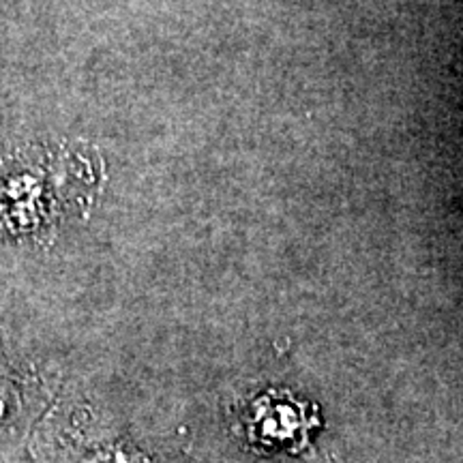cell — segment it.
<instances>
[{"mask_svg":"<svg viewBox=\"0 0 463 463\" xmlns=\"http://www.w3.org/2000/svg\"><path fill=\"white\" fill-rule=\"evenodd\" d=\"M7 414V402H5V392H3V384H0V420L5 419Z\"/></svg>","mask_w":463,"mask_h":463,"instance_id":"obj_1","label":"cell"}]
</instances>
